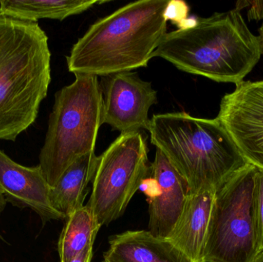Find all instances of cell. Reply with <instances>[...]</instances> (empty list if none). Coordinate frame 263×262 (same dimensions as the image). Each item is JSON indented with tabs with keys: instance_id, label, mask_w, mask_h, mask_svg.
<instances>
[{
	"instance_id": "cell-1",
	"label": "cell",
	"mask_w": 263,
	"mask_h": 262,
	"mask_svg": "<svg viewBox=\"0 0 263 262\" xmlns=\"http://www.w3.org/2000/svg\"><path fill=\"white\" fill-rule=\"evenodd\" d=\"M168 0H140L100 18L66 57L74 75L106 77L146 67L167 33Z\"/></svg>"
},
{
	"instance_id": "cell-2",
	"label": "cell",
	"mask_w": 263,
	"mask_h": 262,
	"mask_svg": "<svg viewBox=\"0 0 263 262\" xmlns=\"http://www.w3.org/2000/svg\"><path fill=\"white\" fill-rule=\"evenodd\" d=\"M153 57L187 73L239 84L259 63L258 37L237 9L196 18L190 27L167 32Z\"/></svg>"
},
{
	"instance_id": "cell-3",
	"label": "cell",
	"mask_w": 263,
	"mask_h": 262,
	"mask_svg": "<svg viewBox=\"0 0 263 262\" xmlns=\"http://www.w3.org/2000/svg\"><path fill=\"white\" fill-rule=\"evenodd\" d=\"M38 23L0 14V140L33 124L51 83V52Z\"/></svg>"
},
{
	"instance_id": "cell-4",
	"label": "cell",
	"mask_w": 263,
	"mask_h": 262,
	"mask_svg": "<svg viewBox=\"0 0 263 262\" xmlns=\"http://www.w3.org/2000/svg\"><path fill=\"white\" fill-rule=\"evenodd\" d=\"M151 143L183 177L190 193L217 190L247 164L216 118L185 112L153 115L148 129Z\"/></svg>"
},
{
	"instance_id": "cell-5",
	"label": "cell",
	"mask_w": 263,
	"mask_h": 262,
	"mask_svg": "<svg viewBox=\"0 0 263 262\" xmlns=\"http://www.w3.org/2000/svg\"><path fill=\"white\" fill-rule=\"evenodd\" d=\"M55 93L44 145L42 172L51 188L80 157L95 152L103 123V93L98 77L77 75Z\"/></svg>"
},
{
	"instance_id": "cell-6",
	"label": "cell",
	"mask_w": 263,
	"mask_h": 262,
	"mask_svg": "<svg viewBox=\"0 0 263 262\" xmlns=\"http://www.w3.org/2000/svg\"><path fill=\"white\" fill-rule=\"evenodd\" d=\"M257 171L247 163L216 191L204 262H253L259 255L253 203Z\"/></svg>"
},
{
	"instance_id": "cell-7",
	"label": "cell",
	"mask_w": 263,
	"mask_h": 262,
	"mask_svg": "<svg viewBox=\"0 0 263 262\" xmlns=\"http://www.w3.org/2000/svg\"><path fill=\"white\" fill-rule=\"evenodd\" d=\"M146 140L141 132L120 134L99 156L86 206L101 227L123 215L150 173Z\"/></svg>"
},
{
	"instance_id": "cell-8",
	"label": "cell",
	"mask_w": 263,
	"mask_h": 262,
	"mask_svg": "<svg viewBox=\"0 0 263 262\" xmlns=\"http://www.w3.org/2000/svg\"><path fill=\"white\" fill-rule=\"evenodd\" d=\"M216 119L246 163L263 171V80L236 85L221 99Z\"/></svg>"
},
{
	"instance_id": "cell-9",
	"label": "cell",
	"mask_w": 263,
	"mask_h": 262,
	"mask_svg": "<svg viewBox=\"0 0 263 262\" xmlns=\"http://www.w3.org/2000/svg\"><path fill=\"white\" fill-rule=\"evenodd\" d=\"M103 123L120 134L148 130V111L157 103V92L151 83L136 72H125L103 77Z\"/></svg>"
},
{
	"instance_id": "cell-10",
	"label": "cell",
	"mask_w": 263,
	"mask_h": 262,
	"mask_svg": "<svg viewBox=\"0 0 263 262\" xmlns=\"http://www.w3.org/2000/svg\"><path fill=\"white\" fill-rule=\"evenodd\" d=\"M150 187L144 189L149 201L148 232L156 238L167 239L182 215L190 189L183 177L157 149L150 165Z\"/></svg>"
},
{
	"instance_id": "cell-11",
	"label": "cell",
	"mask_w": 263,
	"mask_h": 262,
	"mask_svg": "<svg viewBox=\"0 0 263 262\" xmlns=\"http://www.w3.org/2000/svg\"><path fill=\"white\" fill-rule=\"evenodd\" d=\"M50 189L39 165L22 166L0 149V190L7 203L20 209H32L43 224L66 219L52 206Z\"/></svg>"
},
{
	"instance_id": "cell-12",
	"label": "cell",
	"mask_w": 263,
	"mask_h": 262,
	"mask_svg": "<svg viewBox=\"0 0 263 262\" xmlns=\"http://www.w3.org/2000/svg\"><path fill=\"white\" fill-rule=\"evenodd\" d=\"M216 189L190 193L173 232L167 239L191 262H204L209 225Z\"/></svg>"
},
{
	"instance_id": "cell-13",
	"label": "cell",
	"mask_w": 263,
	"mask_h": 262,
	"mask_svg": "<svg viewBox=\"0 0 263 262\" xmlns=\"http://www.w3.org/2000/svg\"><path fill=\"white\" fill-rule=\"evenodd\" d=\"M104 262H191L168 239L148 231H127L111 236Z\"/></svg>"
},
{
	"instance_id": "cell-14",
	"label": "cell",
	"mask_w": 263,
	"mask_h": 262,
	"mask_svg": "<svg viewBox=\"0 0 263 262\" xmlns=\"http://www.w3.org/2000/svg\"><path fill=\"white\" fill-rule=\"evenodd\" d=\"M98 160L95 152L80 157L51 188V203L66 218L84 206L83 203L89 192V184L93 179Z\"/></svg>"
},
{
	"instance_id": "cell-15",
	"label": "cell",
	"mask_w": 263,
	"mask_h": 262,
	"mask_svg": "<svg viewBox=\"0 0 263 262\" xmlns=\"http://www.w3.org/2000/svg\"><path fill=\"white\" fill-rule=\"evenodd\" d=\"M103 3L98 0H2L0 14L33 23L41 18L62 21Z\"/></svg>"
},
{
	"instance_id": "cell-16",
	"label": "cell",
	"mask_w": 263,
	"mask_h": 262,
	"mask_svg": "<svg viewBox=\"0 0 263 262\" xmlns=\"http://www.w3.org/2000/svg\"><path fill=\"white\" fill-rule=\"evenodd\" d=\"M101 226L87 206L71 214L60 234L58 252L60 262H66L92 247Z\"/></svg>"
},
{
	"instance_id": "cell-17",
	"label": "cell",
	"mask_w": 263,
	"mask_h": 262,
	"mask_svg": "<svg viewBox=\"0 0 263 262\" xmlns=\"http://www.w3.org/2000/svg\"><path fill=\"white\" fill-rule=\"evenodd\" d=\"M253 215L259 252H263V171L258 169L253 189Z\"/></svg>"
},
{
	"instance_id": "cell-18",
	"label": "cell",
	"mask_w": 263,
	"mask_h": 262,
	"mask_svg": "<svg viewBox=\"0 0 263 262\" xmlns=\"http://www.w3.org/2000/svg\"><path fill=\"white\" fill-rule=\"evenodd\" d=\"M188 12L189 6L185 2L170 1L165 12V18L167 21L171 20L179 26L184 20L188 18Z\"/></svg>"
},
{
	"instance_id": "cell-19",
	"label": "cell",
	"mask_w": 263,
	"mask_h": 262,
	"mask_svg": "<svg viewBox=\"0 0 263 262\" xmlns=\"http://www.w3.org/2000/svg\"><path fill=\"white\" fill-rule=\"evenodd\" d=\"M250 6V9H249L248 16L249 21L252 20H259L263 18V1H238L236 4L235 9H237L240 12L244 8L248 7Z\"/></svg>"
},
{
	"instance_id": "cell-20",
	"label": "cell",
	"mask_w": 263,
	"mask_h": 262,
	"mask_svg": "<svg viewBox=\"0 0 263 262\" xmlns=\"http://www.w3.org/2000/svg\"><path fill=\"white\" fill-rule=\"evenodd\" d=\"M92 258V247L87 248L83 252L66 262H91Z\"/></svg>"
},
{
	"instance_id": "cell-21",
	"label": "cell",
	"mask_w": 263,
	"mask_h": 262,
	"mask_svg": "<svg viewBox=\"0 0 263 262\" xmlns=\"http://www.w3.org/2000/svg\"><path fill=\"white\" fill-rule=\"evenodd\" d=\"M257 37L258 41H259V49H260L261 56L263 57V23L259 29V36Z\"/></svg>"
},
{
	"instance_id": "cell-22",
	"label": "cell",
	"mask_w": 263,
	"mask_h": 262,
	"mask_svg": "<svg viewBox=\"0 0 263 262\" xmlns=\"http://www.w3.org/2000/svg\"><path fill=\"white\" fill-rule=\"evenodd\" d=\"M6 203H7V201H6L4 195L0 190V216H1L2 212L4 211L5 208H6Z\"/></svg>"
},
{
	"instance_id": "cell-23",
	"label": "cell",
	"mask_w": 263,
	"mask_h": 262,
	"mask_svg": "<svg viewBox=\"0 0 263 262\" xmlns=\"http://www.w3.org/2000/svg\"><path fill=\"white\" fill-rule=\"evenodd\" d=\"M253 262H263V252H259V255Z\"/></svg>"
},
{
	"instance_id": "cell-24",
	"label": "cell",
	"mask_w": 263,
	"mask_h": 262,
	"mask_svg": "<svg viewBox=\"0 0 263 262\" xmlns=\"http://www.w3.org/2000/svg\"><path fill=\"white\" fill-rule=\"evenodd\" d=\"M0 3H1V1H0Z\"/></svg>"
},
{
	"instance_id": "cell-25",
	"label": "cell",
	"mask_w": 263,
	"mask_h": 262,
	"mask_svg": "<svg viewBox=\"0 0 263 262\" xmlns=\"http://www.w3.org/2000/svg\"><path fill=\"white\" fill-rule=\"evenodd\" d=\"M103 262H104V261H103Z\"/></svg>"
}]
</instances>
